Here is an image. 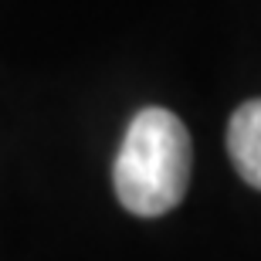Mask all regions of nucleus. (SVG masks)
<instances>
[{"mask_svg":"<svg viewBox=\"0 0 261 261\" xmlns=\"http://www.w3.org/2000/svg\"><path fill=\"white\" fill-rule=\"evenodd\" d=\"M190 133L170 109H139L119 146L112 184L136 217H160L184 200L190 184Z\"/></svg>","mask_w":261,"mask_h":261,"instance_id":"f257e3e1","label":"nucleus"},{"mask_svg":"<svg viewBox=\"0 0 261 261\" xmlns=\"http://www.w3.org/2000/svg\"><path fill=\"white\" fill-rule=\"evenodd\" d=\"M227 153L241 180L261 190V98L244 102L227 122Z\"/></svg>","mask_w":261,"mask_h":261,"instance_id":"f03ea898","label":"nucleus"}]
</instances>
